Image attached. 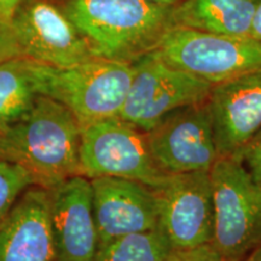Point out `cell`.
I'll return each mask as SVG.
<instances>
[{"instance_id":"cell-1","label":"cell","mask_w":261,"mask_h":261,"mask_svg":"<svg viewBox=\"0 0 261 261\" xmlns=\"http://www.w3.org/2000/svg\"><path fill=\"white\" fill-rule=\"evenodd\" d=\"M61 6L94 56L107 60L133 63L173 27V5L152 0H65Z\"/></svg>"},{"instance_id":"cell-2","label":"cell","mask_w":261,"mask_h":261,"mask_svg":"<svg viewBox=\"0 0 261 261\" xmlns=\"http://www.w3.org/2000/svg\"><path fill=\"white\" fill-rule=\"evenodd\" d=\"M6 159L31 173L35 184L50 189L81 175V126L61 103L38 94L21 121L3 136Z\"/></svg>"},{"instance_id":"cell-3","label":"cell","mask_w":261,"mask_h":261,"mask_svg":"<svg viewBox=\"0 0 261 261\" xmlns=\"http://www.w3.org/2000/svg\"><path fill=\"white\" fill-rule=\"evenodd\" d=\"M35 91L69 109L80 126L120 115L132 83V63L94 57L70 67L27 58Z\"/></svg>"},{"instance_id":"cell-4","label":"cell","mask_w":261,"mask_h":261,"mask_svg":"<svg viewBox=\"0 0 261 261\" xmlns=\"http://www.w3.org/2000/svg\"><path fill=\"white\" fill-rule=\"evenodd\" d=\"M212 246L221 261H243L261 243V187L234 158H220L211 172Z\"/></svg>"},{"instance_id":"cell-5","label":"cell","mask_w":261,"mask_h":261,"mask_svg":"<svg viewBox=\"0 0 261 261\" xmlns=\"http://www.w3.org/2000/svg\"><path fill=\"white\" fill-rule=\"evenodd\" d=\"M80 172L89 179L125 178L151 189L168 175L156 165L148 132L120 116L81 127Z\"/></svg>"},{"instance_id":"cell-6","label":"cell","mask_w":261,"mask_h":261,"mask_svg":"<svg viewBox=\"0 0 261 261\" xmlns=\"http://www.w3.org/2000/svg\"><path fill=\"white\" fill-rule=\"evenodd\" d=\"M155 51L168 64L213 86L261 69V42L252 38L172 27Z\"/></svg>"},{"instance_id":"cell-7","label":"cell","mask_w":261,"mask_h":261,"mask_svg":"<svg viewBox=\"0 0 261 261\" xmlns=\"http://www.w3.org/2000/svg\"><path fill=\"white\" fill-rule=\"evenodd\" d=\"M132 64L135 73L119 116L145 132L179 108L205 102L213 87L168 64L155 50Z\"/></svg>"},{"instance_id":"cell-8","label":"cell","mask_w":261,"mask_h":261,"mask_svg":"<svg viewBox=\"0 0 261 261\" xmlns=\"http://www.w3.org/2000/svg\"><path fill=\"white\" fill-rule=\"evenodd\" d=\"M154 190L159 227L173 249L212 243L214 210L210 172L169 174Z\"/></svg>"},{"instance_id":"cell-9","label":"cell","mask_w":261,"mask_h":261,"mask_svg":"<svg viewBox=\"0 0 261 261\" xmlns=\"http://www.w3.org/2000/svg\"><path fill=\"white\" fill-rule=\"evenodd\" d=\"M148 139L156 165L168 175L211 172L220 159L207 100L168 114Z\"/></svg>"},{"instance_id":"cell-10","label":"cell","mask_w":261,"mask_h":261,"mask_svg":"<svg viewBox=\"0 0 261 261\" xmlns=\"http://www.w3.org/2000/svg\"><path fill=\"white\" fill-rule=\"evenodd\" d=\"M24 57L54 67H70L94 58L62 6L50 0H24L10 23Z\"/></svg>"},{"instance_id":"cell-11","label":"cell","mask_w":261,"mask_h":261,"mask_svg":"<svg viewBox=\"0 0 261 261\" xmlns=\"http://www.w3.org/2000/svg\"><path fill=\"white\" fill-rule=\"evenodd\" d=\"M47 194L57 260L94 261L99 238L90 179L74 175L47 189Z\"/></svg>"},{"instance_id":"cell-12","label":"cell","mask_w":261,"mask_h":261,"mask_svg":"<svg viewBox=\"0 0 261 261\" xmlns=\"http://www.w3.org/2000/svg\"><path fill=\"white\" fill-rule=\"evenodd\" d=\"M220 158H233L261 130V69L214 85L207 99Z\"/></svg>"},{"instance_id":"cell-13","label":"cell","mask_w":261,"mask_h":261,"mask_svg":"<svg viewBox=\"0 0 261 261\" xmlns=\"http://www.w3.org/2000/svg\"><path fill=\"white\" fill-rule=\"evenodd\" d=\"M90 180L99 247L115 238L159 226L158 202L148 185L116 177Z\"/></svg>"},{"instance_id":"cell-14","label":"cell","mask_w":261,"mask_h":261,"mask_svg":"<svg viewBox=\"0 0 261 261\" xmlns=\"http://www.w3.org/2000/svg\"><path fill=\"white\" fill-rule=\"evenodd\" d=\"M48 194L33 185L0 224V261H55Z\"/></svg>"},{"instance_id":"cell-15","label":"cell","mask_w":261,"mask_h":261,"mask_svg":"<svg viewBox=\"0 0 261 261\" xmlns=\"http://www.w3.org/2000/svg\"><path fill=\"white\" fill-rule=\"evenodd\" d=\"M260 0H179L172 6V25L195 31L250 38Z\"/></svg>"},{"instance_id":"cell-16","label":"cell","mask_w":261,"mask_h":261,"mask_svg":"<svg viewBox=\"0 0 261 261\" xmlns=\"http://www.w3.org/2000/svg\"><path fill=\"white\" fill-rule=\"evenodd\" d=\"M37 97L27 58H14L0 63V136H4L31 112Z\"/></svg>"},{"instance_id":"cell-17","label":"cell","mask_w":261,"mask_h":261,"mask_svg":"<svg viewBox=\"0 0 261 261\" xmlns=\"http://www.w3.org/2000/svg\"><path fill=\"white\" fill-rule=\"evenodd\" d=\"M173 247L159 226L129 233L98 248L94 261H166Z\"/></svg>"},{"instance_id":"cell-18","label":"cell","mask_w":261,"mask_h":261,"mask_svg":"<svg viewBox=\"0 0 261 261\" xmlns=\"http://www.w3.org/2000/svg\"><path fill=\"white\" fill-rule=\"evenodd\" d=\"M33 185L37 184L27 169L10 160L0 159V224L22 194Z\"/></svg>"},{"instance_id":"cell-19","label":"cell","mask_w":261,"mask_h":261,"mask_svg":"<svg viewBox=\"0 0 261 261\" xmlns=\"http://www.w3.org/2000/svg\"><path fill=\"white\" fill-rule=\"evenodd\" d=\"M233 158L240 160L254 181L261 187V130Z\"/></svg>"},{"instance_id":"cell-20","label":"cell","mask_w":261,"mask_h":261,"mask_svg":"<svg viewBox=\"0 0 261 261\" xmlns=\"http://www.w3.org/2000/svg\"><path fill=\"white\" fill-rule=\"evenodd\" d=\"M166 261H221L212 243L189 249H173Z\"/></svg>"},{"instance_id":"cell-21","label":"cell","mask_w":261,"mask_h":261,"mask_svg":"<svg viewBox=\"0 0 261 261\" xmlns=\"http://www.w3.org/2000/svg\"><path fill=\"white\" fill-rule=\"evenodd\" d=\"M22 57H24V54L16 40L11 27L0 23V63Z\"/></svg>"},{"instance_id":"cell-22","label":"cell","mask_w":261,"mask_h":261,"mask_svg":"<svg viewBox=\"0 0 261 261\" xmlns=\"http://www.w3.org/2000/svg\"><path fill=\"white\" fill-rule=\"evenodd\" d=\"M24 0H0V23H11L12 18Z\"/></svg>"},{"instance_id":"cell-23","label":"cell","mask_w":261,"mask_h":261,"mask_svg":"<svg viewBox=\"0 0 261 261\" xmlns=\"http://www.w3.org/2000/svg\"><path fill=\"white\" fill-rule=\"evenodd\" d=\"M250 38L261 42V0L256 6L255 14H254L252 29H250Z\"/></svg>"},{"instance_id":"cell-24","label":"cell","mask_w":261,"mask_h":261,"mask_svg":"<svg viewBox=\"0 0 261 261\" xmlns=\"http://www.w3.org/2000/svg\"><path fill=\"white\" fill-rule=\"evenodd\" d=\"M248 257H250V259H253L254 261H261V243L259 244V247H257L256 249L254 250V252L250 254Z\"/></svg>"},{"instance_id":"cell-25","label":"cell","mask_w":261,"mask_h":261,"mask_svg":"<svg viewBox=\"0 0 261 261\" xmlns=\"http://www.w3.org/2000/svg\"><path fill=\"white\" fill-rule=\"evenodd\" d=\"M0 159H6L4 139H3L2 136H0ZM6 160H8V159H6Z\"/></svg>"},{"instance_id":"cell-26","label":"cell","mask_w":261,"mask_h":261,"mask_svg":"<svg viewBox=\"0 0 261 261\" xmlns=\"http://www.w3.org/2000/svg\"><path fill=\"white\" fill-rule=\"evenodd\" d=\"M152 2L163 3V4H168V5H174V4H177L179 0H152Z\"/></svg>"},{"instance_id":"cell-27","label":"cell","mask_w":261,"mask_h":261,"mask_svg":"<svg viewBox=\"0 0 261 261\" xmlns=\"http://www.w3.org/2000/svg\"><path fill=\"white\" fill-rule=\"evenodd\" d=\"M243 261H254L253 259H250V257H247V259H244Z\"/></svg>"},{"instance_id":"cell-28","label":"cell","mask_w":261,"mask_h":261,"mask_svg":"<svg viewBox=\"0 0 261 261\" xmlns=\"http://www.w3.org/2000/svg\"><path fill=\"white\" fill-rule=\"evenodd\" d=\"M55 261H61V260H57V259H56V260H55Z\"/></svg>"}]
</instances>
